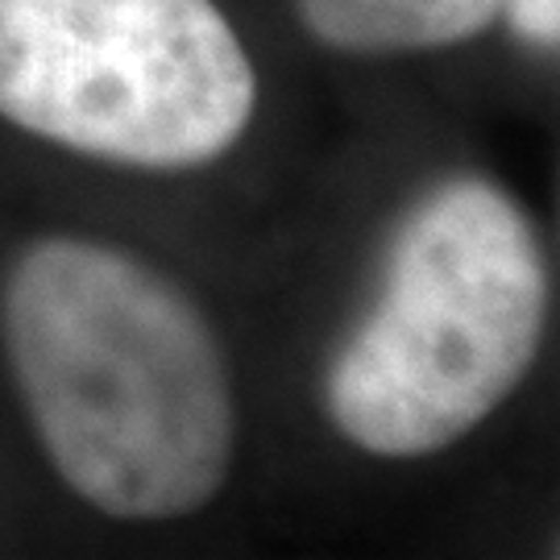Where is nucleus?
Masks as SVG:
<instances>
[{
  "mask_svg": "<svg viewBox=\"0 0 560 560\" xmlns=\"http://www.w3.org/2000/svg\"><path fill=\"white\" fill-rule=\"evenodd\" d=\"M0 340L55 474L108 520H187L237 460V390L203 307L159 266L38 237L0 287Z\"/></svg>",
  "mask_w": 560,
  "mask_h": 560,
  "instance_id": "nucleus-1",
  "label": "nucleus"
},
{
  "mask_svg": "<svg viewBox=\"0 0 560 560\" xmlns=\"http://www.w3.org/2000/svg\"><path fill=\"white\" fill-rule=\"evenodd\" d=\"M548 303L527 208L490 175H444L390 229L378 291L324 374L328 420L370 457L453 448L532 374Z\"/></svg>",
  "mask_w": 560,
  "mask_h": 560,
  "instance_id": "nucleus-2",
  "label": "nucleus"
},
{
  "mask_svg": "<svg viewBox=\"0 0 560 560\" xmlns=\"http://www.w3.org/2000/svg\"><path fill=\"white\" fill-rule=\"evenodd\" d=\"M254 108L258 71L217 0H0V117L71 154L208 166Z\"/></svg>",
  "mask_w": 560,
  "mask_h": 560,
  "instance_id": "nucleus-3",
  "label": "nucleus"
},
{
  "mask_svg": "<svg viewBox=\"0 0 560 560\" xmlns=\"http://www.w3.org/2000/svg\"><path fill=\"white\" fill-rule=\"evenodd\" d=\"M303 30L340 55H416L486 34L502 0H295Z\"/></svg>",
  "mask_w": 560,
  "mask_h": 560,
  "instance_id": "nucleus-4",
  "label": "nucleus"
},
{
  "mask_svg": "<svg viewBox=\"0 0 560 560\" xmlns=\"http://www.w3.org/2000/svg\"><path fill=\"white\" fill-rule=\"evenodd\" d=\"M499 21L515 30V38L536 50H557L560 42V0H502Z\"/></svg>",
  "mask_w": 560,
  "mask_h": 560,
  "instance_id": "nucleus-5",
  "label": "nucleus"
}]
</instances>
